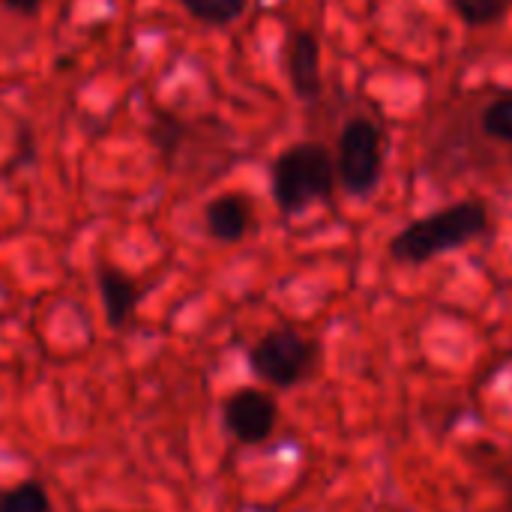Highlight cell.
<instances>
[{
  "instance_id": "obj_2",
  "label": "cell",
  "mask_w": 512,
  "mask_h": 512,
  "mask_svg": "<svg viewBox=\"0 0 512 512\" xmlns=\"http://www.w3.org/2000/svg\"><path fill=\"white\" fill-rule=\"evenodd\" d=\"M336 180V156L321 141H297L270 165V192L285 216L330 201Z\"/></svg>"
},
{
  "instance_id": "obj_8",
  "label": "cell",
  "mask_w": 512,
  "mask_h": 512,
  "mask_svg": "<svg viewBox=\"0 0 512 512\" xmlns=\"http://www.w3.org/2000/svg\"><path fill=\"white\" fill-rule=\"evenodd\" d=\"M96 285H99V297H102L108 324H111L114 330L126 327V321L132 318L135 303H138V288H135V282H132L123 270L102 264V267L96 270Z\"/></svg>"
},
{
  "instance_id": "obj_9",
  "label": "cell",
  "mask_w": 512,
  "mask_h": 512,
  "mask_svg": "<svg viewBox=\"0 0 512 512\" xmlns=\"http://www.w3.org/2000/svg\"><path fill=\"white\" fill-rule=\"evenodd\" d=\"M180 6L201 24L225 27L246 12V0H180Z\"/></svg>"
},
{
  "instance_id": "obj_4",
  "label": "cell",
  "mask_w": 512,
  "mask_h": 512,
  "mask_svg": "<svg viewBox=\"0 0 512 512\" xmlns=\"http://www.w3.org/2000/svg\"><path fill=\"white\" fill-rule=\"evenodd\" d=\"M249 366L261 381H267L273 387H297L300 381H306L315 372L318 345L291 327H279V330L264 333L252 345Z\"/></svg>"
},
{
  "instance_id": "obj_12",
  "label": "cell",
  "mask_w": 512,
  "mask_h": 512,
  "mask_svg": "<svg viewBox=\"0 0 512 512\" xmlns=\"http://www.w3.org/2000/svg\"><path fill=\"white\" fill-rule=\"evenodd\" d=\"M51 501L39 483H18L6 492H0V512H48Z\"/></svg>"
},
{
  "instance_id": "obj_13",
  "label": "cell",
  "mask_w": 512,
  "mask_h": 512,
  "mask_svg": "<svg viewBox=\"0 0 512 512\" xmlns=\"http://www.w3.org/2000/svg\"><path fill=\"white\" fill-rule=\"evenodd\" d=\"M42 3H45V0H0L3 9L18 12V15H36V12L42 9Z\"/></svg>"
},
{
  "instance_id": "obj_6",
  "label": "cell",
  "mask_w": 512,
  "mask_h": 512,
  "mask_svg": "<svg viewBox=\"0 0 512 512\" xmlns=\"http://www.w3.org/2000/svg\"><path fill=\"white\" fill-rule=\"evenodd\" d=\"M285 69L294 96L306 105H315L321 99L324 78H321V42L312 30L306 27L291 30L285 45Z\"/></svg>"
},
{
  "instance_id": "obj_10",
  "label": "cell",
  "mask_w": 512,
  "mask_h": 512,
  "mask_svg": "<svg viewBox=\"0 0 512 512\" xmlns=\"http://www.w3.org/2000/svg\"><path fill=\"white\" fill-rule=\"evenodd\" d=\"M468 27H492L512 9V0H450Z\"/></svg>"
},
{
  "instance_id": "obj_3",
  "label": "cell",
  "mask_w": 512,
  "mask_h": 512,
  "mask_svg": "<svg viewBox=\"0 0 512 512\" xmlns=\"http://www.w3.org/2000/svg\"><path fill=\"white\" fill-rule=\"evenodd\" d=\"M384 132L369 117H354L339 132L336 177L351 198H369L384 177Z\"/></svg>"
},
{
  "instance_id": "obj_7",
  "label": "cell",
  "mask_w": 512,
  "mask_h": 512,
  "mask_svg": "<svg viewBox=\"0 0 512 512\" xmlns=\"http://www.w3.org/2000/svg\"><path fill=\"white\" fill-rule=\"evenodd\" d=\"M204 228L207 237L216 243H240L252 228V204L240 192L216 195L204 207Z\"/></svg>"
},
{
  "instance_id": "obj_5",
  "label": "cell",
  "mask_w": 512,
  "mask_h": 512,
  "mask_svg": "<svg viewBox=\"0 0 512 512\" xmlns=\"http://www.w3.org/2000/svg\"><path fill=\"white\" fill-rule=\"evenodd\" d=\"M279 423V405L267 390L243 387L225 402V426L240 444H264Z\"/></svg>"
},
{
  "instance_id": "obj_14",
  "label": "cell",
  "mask_w": 512,
  "mask_h": 512,
  "mask_svg": "<svg viewBox=\"0 0 512 512\" xmlns=\"http://www.w3.org/2000/svg\"><path fill=\"white\" fill-rule=\"evenodd\" d=\"M507 512H512V483H510V492H507Z\"/></svg>"
},
{
  "instance_id": "obj_11",
  "label": "cell",
  "mask_w": 512,
  "mask_h": 512,
  "mask_svg": "<svg viewBox=\"0 0 512 512\" xmlns=\"http://www.w3.org/2000/svg\"><path fill=\"white\" fill-rule=\"evenodd\" d=\"M480 126L489 138L495 141H504V144H512V90L495 96L483 114H480Z\"/></svg>"
},
{
  "instance_id": "obj_1",
  "label": "cell",
  "mask_w": 512,
  "mask_h": 512,
  "mask_svg": "<svg viewBox=\"0 0 512 512\" xmlns=\"http://www.w3.org/2000/svg\"><path fill=\"white\" fill-rule=\"evenodd\" d=\"M489 207L483 201H456L405 225L387 246L396 264H429L444 252H456L489 231Z\"/></svg>"
}]
</instances>
